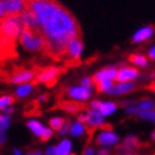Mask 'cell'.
<instances>
[{
  "instance_id": "cell-38",
  "label": "cell",
  "mask_w": 155,
  "mask_h": 155,
  "mask_svg": "<svg viewBox=\"0 0 155 155\" xmlns=\"http://www.w3.org/2000/svg\"><path fill=\"white\" fill-rule=\"evenodd\" d=\"M96 154H97V155H108V154H110V151L107 150V148H101Z\"/></svg>"
},
{
  "instance_id": "cell-10",
  "label": "cell",
  "mask_w": 155,
  "mask_h": 155,
  "mask_svg": "<svg viewBox=\"0 0 155 155\" xmlns=\"http://www.w3.org/2000/svg\"><path fill=\"white\" fill-rule=\"evenodd\" d=\"M137 88L136 81L134 82H116L114 83V86L111 87V90L107 92L108 95L111 96H125L129 95L131 92H134Z\"/></svg>"
},
{
  "instance_id": "cell-18",
  "label": "cell",
  "mask_w": 155,
  "mask_h": 155,
  "mask_svg": "<svg viewBox=\"0 0 155 155\" xmlns=\"http://www.w3.org/2000/svg\"><path fill=\"white\" fill-rule=\"evenodd\" d=\"M68 134H71V136H73V137L80 139V137L84 136L86 134H88V130H87V126L84 125V124L76 120L74 122L71 124V127H69Z\"/></svg>"
},
{
  "instance_id": "cell-11",
  "label": "cell",
  "mask_w": 155,
  "mask_h": 155,
  "mask_svg": "<svg viewBox=\"0 0 155 155\" xmlns=\"http://www.w3.org/2000/svg\"><path fill=\"white\" fill-rule=\"evenodd\" d=\"M35 72L33 69H19V71L14 72L10 77L9 82L13 84H23V83H29L33 80H35Z\"/></svg>"
},
{
  "instance_id": "cell-4",
  "label": "cell",
  "mask_w": 155,
  "mask_h": 155,
  "mask_svg": "<svg viewBox=\"0 0 155 155\" xmlns=\"http://www.w3.org/2000/svg\"><path fill=\"white\" fill-rule=\"evenodd\" d=\"M62 74V69L57 66H48L41 69L39 72L35 74V80L38 83L45 84L48 87H52L57 83L59 76Z\"/></svg>"
},
{
  "instance_id": "cell-12",
  "label": "cell",
  "mask_w": 155,
  "mask_h": 155,
  "mask_svg": "<svg viewBox=\"0 0 155 155\" xmlns=\"http://www.w3.org/2000/svg\"><path fill=\"white\" fill-rule=\"evenodd\" d=\"M116 74H117V67L116 66H106V67H102L100 68L98 71L92 76L95 83L96 82H100V81H115L116 78Z\"/></svg>"
},
{
  "instance_id": "cell-17",
  "label": "cell",
  "mask_w": 155,
  "mask_h": 155,
  "mask_svg": "<svg viewBox=\"0 0 155 155\" xmlns=\"http://www.w3.org/2000/svg\"><path fill=\"white\" fill-rule=\"evenodd\" d=\"M97 111L101 114L104 117H107L117 111V104L112 102V101H100L97 106Z\"/></svg>"
},
{
  "instance_id": "cell-15",
  "label": "cell",
  "mask_w": 155,
  "mask_h": 155,
  "mask_svg": "<svg viewBox=\"0 0 155 155\" xmlns=\"http://www.w3.org/2000/svg\"><path fill=\"white\" fill-rule=\"evenodd\" d=\"M59 108L68 114H80L84 110V105L78 101H73V100H66V101L59 102Z\"/></svg>"
},
{
  "instance_id": "cell-37",
  "label": "cell",
  "mask_w": 155,
  "mask_h": 155,
  "mask_svg": "<svg viewBox=\"0 0 155 155\" xmlns=\"http://www.w3.org/2000/svg\"><path fill=\"white\" fill-rule=\"evenodd\" d=\"M45 155H56V151H54L53 146H48V148L45 149Z\"/></svg>"
},
{
  "instance_id": "cell-32",
  "label": "cell",
  "mask_w": 155,
  "mask_h": 155,
  "mask_svg": "<svg viewBox=\"0 0 155 155\" xmlns=\"http://www.w3.org/2000/svg\"><path fill=\"white\" fill-rule=\"evenodd\" d=\"M6 143V130L0 129V146H3Z\"/></svg>"
},
{
  "instance_id": "cell-13",
  "label": "cell",
  "mask_w": 155,
  "mask_h": 155,
  "mask_svg": "<svg viewBox=\"0 0 155 155\" xmlns=\"http://www.w3.org/2000/svg\"><path fill=\"white\" fill-rule=\"evenodd\" d=\"M154 27L151 25H144L141 28H139L136 32L133 34L131 37V42L135 43V44H140V43H144L146 41H149L150 38L153 37L154 34Z\"/></svg>"
},
{
  "instance_id": "cell-22",
  "label": "cell",
  "mask_w": 155,
  "mask_h": 155,
  "mask_svg": "<svg viewBox=\"0 0 155 155\" xmlns=\"http://www.w3.org/2000/svg\"><path fill=\"white\" fill-rule=\"evenodd\" d=\"M72 149V143L68 140V139H63L62 141H59L56 146H54V151L56 155H67L71 153Z\"/></svg>"
},
{
  "instance_id": "cell-39",
  "label": "cell",
  "mask_w": 155,
  "mask_h": 155,
  "mask_svg": "<svg viewBox=\"0 0 155 155\" xmlns=\"http://www.w3.org/2000/svg\"><path fill=\"white\" fill-rule=\"evenodd\" d=\"M48 101V96L47 95H41L38 97V102H47Z\"/></svg>"
},
{
  "instance_id": "cell-28",
  "label": "cell",
  "mask_w": 155,
  "mask_h": 155,
  "mask_svg": "<svg viewBox=\"0 0 155 155\" xmlns=\"http://www.w3.org/2000/svg\"><path fill=\"white\" fill-rule=\"evenodd\" d=\"M10 121H12L10 115L0 112V129L8 130V129H9V126H10Z\"/></svg>"
},
{
  "instance_id": "cell-9",
  "label": "cell",
  "mask_w": 155,
  "mask_h": 155,
  "mask_svg": "<svg viewBox=\"0 0 155 155\" xmlns=\"http://www.w3.org/2000/svg\"><path fill=\"white\" fill-rule=\"evenodd\" d=\"M6 15H20L28 8V0H3Z\"/></svg>"
},
{
  "instance_id": "cell-36",
  "label": "cell",
  "mask_w": 155,
  "mask_h": 155,
  "mask_svg": "<svg viewBox=\"0 0 155 155\" xmlns=\"http://www.w3.org/2000/svg\"><path fill=\"white\" fill-rule=\"evenodd\" d=\"M25 155H43V153L41 150H38V149H33V150H29Z\"/></svg>"
},
{
  "instance_id": "cell-2",
  "label": "cell",
  "mask_w": 155,
  "mask_h": 155,
  "mask_svg": "<svg viewBox=\"0 0 155 155\" xmlns=\"http://www.w3.org/2000/svg\"><path fill=\"white\" fill-rule=\"evenodd\" d=\"M25 29L20 15H6L0 20V43L13 44L18 42L20 33Z\"/></svg>"
},
{
  "instance_id": "cell-30",
  "label": "cell",
  "mask_w": 155,
  "mask_h": 155,
  "mask_svg": "<svg viewBox=\"0 0 155 155\" xmlns=\"http://www.w3.org/2000/svg\"><path fill=\"white\" fill-rule=\"evenodd\" d=\"M52 136H53V130L51 127H44V130H43L42 135L39 136V139H41V141H48Z\"/></svg>"
},
{
  "instance_id": "cell-25",
  "label": "cell",
  "mask_w": 155,
  "mask_h": 155,
  "mask_svg": "<svg viewBox=\"0 0 155 155\" xmlns=\"http://www.w3.org/2000/svg\"><path fill=\"white\" fill-rule=\"evenodd\" d=\"M67 120L63 119V117H59V116H54V117L49 119V127L53 130V131H58L62 126L64 125V122Z\"/></svg>"
},
{
  "instance_id": "cell-43",
  "label": "cell",
  "mask_w": 155,
  "mask_h": 155,
  "mask_svg": "<svg viewBox=\"0 0 155 155\" xmlns=\"http://www.w3.org/2000/svg\"><path fill=\"white\" fill-rule=\"evenodd\" d=\"M125 155H133V154H125Z\"/></svg>"
},
{
  "instance_id": "cell-41",
  "label": "cell",
  "mask_w": 155,
  "mask_h": 155,
  "mask_svg": "<svg viewBox=\"0 0 155 155\" xmlns=\"http://www.w3.org/2000/svg\"><path fill=\"white\" fill-rule=\"evenodd\" d=\"M14 155H21V151L19 149H14Z\"/></svg>"
},
{
  "instance_id": "cell-20",
  "label": "cell",
  "mask_w": 155,
  "mask_h": 155,
  "mask_svg": "<svg viewBox=\"0 0 155 155\" xmlns=\"http://www.w3.org/2000/svg\"><path fill=\"white\" fill-rule=\"evenodd\" d=\"M140 146V140H139L137 136H134V135H129L127 137H125L124 140V144L121 146H119L120 150H134V149H137Z\"/></svg>"
},
{
  "instance_id": "cell-24",
  "label": "cell",
  "mask_w": 155,
  "mask_h": 155,
  "mask_svg": "<svg viewBox=\"0 0 155 155\" xmlns=\"http://www.w3.org/2000/svg\"><path fill=\"white\" fill-rule=\"evenodd\" d=\"M114 86V81H100V82H96L95 83V88L98 94H107L108 91L111 90V87Z\"/></svg>"
},
{
  "instance_id": "cell-34",
  "label": "cell",
  "mask_w": 155,
  "mask_h": 155,
  "mask_svg": "<svg viewBox=\"0 0 155 155\" xmlns=\"http://www.w3.org/2000/svg\"><path fill=\"white\" fill-rule=\"evenodd\" d=\"M6 17V12L4 9V5H3V0H0V20H3Z\"/></svg>"
},
{
  "instance_id": "cell-29",
  "label": "cell",
  "mask_w": 155,
  "mask_h": 155,
  "mask_svg": "<svg viewBox=\"0 0 155 155\" xmlns=\"http://www.w3.org/2000/svg\"><path fill=\"white\" fill-rule=\"evenodd\" d=\"M81 86L86 87V88H90V90H94L95 88V81L92 77L90 76H84L81 78Z\"/></svg>"
},
{
  "instance_id": "cell-42",
  "label": "cell",
  "mask_w": 155,
  "mask_h": 155,
  "mask_svg": "<svg viewBox=\"0 0 155 155\" xmlns=\"http://www.w3.org/2000/svg\"><path fill=\"white\" fill-rule=\"evenodd\" d=\"M67 155H76V154H71V153H69V154H67Z\"/></svg>"
},
{
  "instance_id": "cell-26",
  "label": "cell",
  "mask_w": 155,
  "mask_h": 155,
  "mask_svg": "<svg viewBox=\"0 0 155 155\" xmlns=\"http://www.w3.org/2000/svg\"><path fill=\"white\" fill-rule=\"evenodd\" d=\"M137 117L140 119V120L149 121V122L155 124V108H153V110H148V111H141V112H139Z\"/></svg>"
},
{
  "instance_id": "cell-1",
  "label": "cell",
  "mask_w": 155,
  "mask_h": 155,
  "mask_svg": "<svg viewBox=\"0 0 155 155\" xmlns=\"http://www.w3.org/2000/svg\"><path fill=\"white\" fill-rule=\"evenodd\" d=\"M28 9L39 20V32L45 39V51L52 57L64 56L67 43L80 37L76 18L57 0H28Z\"/></svg>"
},
{
  "instance_id": "cell-31",
  "label": "cell",
  "mask_w": 155,
  "mask_h": 155,
  "mask_svg": "<svg viewBox=\"0 0 155 155\" xmlns=\"http://www.w3.org/2000/svg\"><path fill=\"white\" fill-rule=\"evenodd\" d=\"M69 127H71V122H69V121H66V122H64V125L58 130V135H61V136H66V135L69 133Z\"/></svg>"
},
{
  "instance_id": "cell-3",
  "label": "cell",
  "mask_w": 155,
  "mask_h": 155,
  "mask_svg": "<svg viewBox=\"0 0 155 155\" xmlns=\"http://www.w3.org/2000/svg\"><path fill=\"white\" fill-rule=\"evenodd\" d=\"M18 42L20 47L28 53H39L45 51V39L39 30L24 29L20 33Z\"/></svg>"
},
{
  "instance_id": "cell-19",
  "label": "cell",
  "mask_w": 155,
  "mask_h": 155,
  "mask_svg": "<svg viewBox=\"0 0 155 155\" xmlns=\"http://www.w3.org/2000/svg\"><path fill=\"white\" fill-rule=\"evenodd\" d=\"M33 91H34V84H32L30 82L29 83H23V84H19V86L15 88L14 95L17 98L23 100V98H27L28 96L32 95Z\"/></svg>"
},
{
  "instance_id": "cell-5",
  "label": "cell",
  "mask_w": 155,
  "mask_h": 155,
  "mask_svg": "<svg viewBox=\"0 0 155 155\" xmlns=\"http://www.w3.org/2000/svg\"><path fill=\"white\" fill-rule=\"evenodd\" d=\"M119 141H120V136L116 133H114L112 129L101 130L95 139V144L101 146V148H110V146L117 145Z\"/></svg>"
},
{
  "instance_id": "cell-35",
  "label": "cell",
  "mask_w": 155,
  "mask_h": 155,
  "mask_svg": "<svg viewBox=\"0 0 155 155\" xmlns=\"http://www.w3.org/2000/svg\"><path fill=\"white\" fill-rule=\"evenodd\" d=\"M83 155H96V151H95V149L92 148V146H87V148L84 149V151H83Z\"/></svg>"
},
{
  "instance_id": "cell-7",
  "label": "cell",
  "mask_w": 155,
  "mask_h": 155,
  "mask_svg": "<svg viewBox=\"0 0 155 155\" xmlns=\"http://www.w3.org/2000/svg\"><path fill=\"white\" fill-rule=\"evenodd\" d=\"M64 94L69 100L73 101H78V102H84L88 101L92 96V90L86 88L83 86H69L64 90Z\"/></svg>"
},
{
  "instance_id": "cell-8",
  "label": "cell",
  "mask_w": 155,
  "mask_h": 155,
  "mask_svg": "<svg viewBox=\"0 0 155 155\" xmlns=\"http://www.w3.org/2000/svg\"><path fill=\"white\" fill-rule=\"evenodd\" d=\"M140 77L139 68L134 66H121L117 68V74H116V82H134L137 81Z\"/></svg>"
},
{
  "instance_id": "cell-6",
  "label": "cell",
  "mask_w": 155,
  "mask_h": 155,
  "mask_svg": "<svg viewBox=\"0 0 155 155\" xmlns=\"http://www.w3.org/2000/svg\"><path fill=\"white\" fill-rule=\"evenodd\" d=\"M83 48L84 45L81 37H74L67 43L64 49V56L71 61H78L83 53Z\"/></svg>"
},
{
  "instance_id": "cell-21",
  "label": "cell",
  "mask_w": 155,
  "mask_h": 155,
  "mask_svg": "<svg viewBox=\"0 0 155 155\" xmlns=\"http://www.w3.org/2000/svg\"><path fill=\"white\" fill-rule=\"evenodd\" d=\"M134 102H135V106L137 107L139 112L148 111V110H153V108H155V100L149 98V97L137 100V101H134Z\"/></svg>"
},
{
  "instance_id": "cell-14",
  "label": "cell",
  "mask_w": 155,
  "mask_h": 155,
  "mask_svg": "<svg viewBox=\"0 0 155 155\" xmlns=\"http://www.w3.org/2000/svg\"><path fill=\"white\" fill-rule=\"evenodd\" d=\"M20 18H21V21L24 27L27 29H32V30H39V20H38L37 15L30 10V9H27L20 14Z\"/></svg>"
},
{
  "instance_id": "cell-23",
  "label": "cell",
  "mask_w": 155,
  "mask_h": 155,
  "mask_svg": "<svg viewBox=\"0 0 155 155\" xmlns=\"http://www.w3.org/2000/svg\"><path fill=\"white\" fill-rule=\"evenodd\" d=\"M27 127L32 131V134L33 135H35L37 137H39L41 135H42V133H43V130H44V125L42 122H39L38 120H29V121H27Z\"/></svg>"
},
{
  "instance_id": "cell-16",
  "label": "cell",
  "mask_w": 155,
  "mask_h": 155,
  "mask_svg": "<svg viewBox=\"0 0 155 155\" xmlns=\"http://www.w3.org/2000/svg\"><path fill=\"white\" fill-rule=\"evenodd\" d=\"M129 62L136 68H148L150 64V59L143 53H133L129 56Z\"/></svg>"
},
{
  "instance_id": "cell-40",
  "label": "cell",
  "mask_w": 155,
  "mask_h": 155,
  "mask_svg": "<svg viewBox=\"0 0 155 155\" xmlns=\"http://www.w3.org/2000/svg\"><path fill=\"white\" fill-rule=\"evenodd\" d=\"M148 88H149L150 91H153L154 94H155V81H153V82L149 84V86H148Z\"/></svg>"
},
{
  "instance_id": "cell-27",
  "label": "cell",
  "mask_w": 155,
  "mask_h": 155,
  "mask_svg": "<svg viewBox=\"0 0 155 155\" xmlns=\"http://www.w3.org/2000/svg\"><path fill=\"white\" fill-rule=\"evenodd\" d=\"M15 98L12 95H2L0 96V111L4 110L8 106H13Z\"/></svg>"
},
{
  "instance_id": "cell-33",
  "label": "cell",
  "mask_w": 155,
  "mask_h": 155,
  "mask_svg": "<svg viewBox=\"0 0 155 155\" xmlns=\"http://www.w3.org/2000/svg\"><path fill=\"white\" fill-rule=\"evenodd\" d=\"M148 58L155 62V44L151 45V47L149 48V51H148Z\"/></svg>"
}]
</instances>
